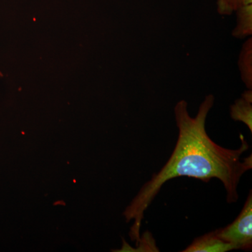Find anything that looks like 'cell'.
Instances as JSON below:
<instances>
[{"instance_id":"cell-3","label":"cell","mask_w":252,"mask_h":252,"mask_svg":"<svg viewBox=\"0 0 252 252\" xmlns=\"http://www.w3.org/2000/svg\"><path fill=\"white\" fill-rule=\"evenodd\" d=\"M235 250L229 243L219 238L215 232L195 239L183 252H226Z\"/></svg>"},{"instance_id":"cell-1","label":"cell","mask_w":252,"mask_h":252,"mask_svg":"<svg viewBox=\"0 0 252 252\" xmlns=\"http://www.w3.org/2000/svg\"><path fill=\"white\" fill-rule=\"evenodd\" d=\"M215 104V97L208 94L195 117H190L188 103L177 102L175 107L178 138L173 152L161 170L143 185L126 209V221L134 220L130 237L139 243L144 212L167 181L180 177H191L208 182L212 179L221 182L228 203L238 201V188L244 174L252 168V155L242 158L250 144L240 135L241 146L236 149L220 147L207 135L205 124L207 115Z\"/></svg>"},{"instance_id":"cell-4","label":"cell","mask_w":252,"mask_h":252,"mask_svg":"<svg viewBox=\"0 0 252 252\" xmlns=\"http://www.w3.org/2000/svg\"><path fill=\"white\" fill-rule=\"evenodd\" d=\"M230 117L235 122L244 123L252 132V91L249 89L242 94L230 107Z\"/></svg>"},{"instance_id":"cell-6","label":"cell","mask_w":252,"mask_h":252,"mask_svg":"<svg viewBox=\"0 0 252 252\" xmlns=\"http://www.w3.org/2000/svg\"><path fill=\"white\" fill-rule=\"evenodd\" d=\"M252 38H250L244 44L238 62L243 80L250 90H252Z\"/></svg>"},{"instance_id":"cell-7","label":"cell","mask_w":252,"mask_h":252,"mask_svg":"<svg viewBox=\"0 0 252 252\" xmlns=\"http://www.w3.org/2000/svg\"><path fill=\"white\" fill-rule=\"evenodd\" d=\"M217 11L220 15H230L242 6L252 4V0H217Z\"/></svg>"},{"instance_id":"cell-5","label":"cell","mask_w":252,"mask_h":252,"mask_svg":"<svg viewBox=\"0 0 252 252\" xmlns=\"http://www.w3.org/2000/svg\"><path fill=\"white\" fill-rule=\"evenodd\" d=\"M237 25L233 30V36L243 39L252 34V4L245 5L235 11Z\"/></svg>"},{"instance_id":"cell-2","label":"cell","mask_w":252,"mask_h":252,"mask_svg":"<svg viewBox=\"0 0 252 252\" xmlns=\"http://www.w3.org/2000/svg\"><path fill=\"white\" fill-rule=\"evenodd\" d=\"M217 236L229 243L235 250L250 251L252 248V190L241 212L234 221L223 228L215 230Z\"/></svg>"}]
</instances>
